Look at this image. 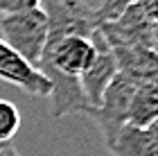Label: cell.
Listing matches in <instances>:
<instances>
[{
	"mask_svg": "<svg viewBox=\"0 0 158 156\" xmlns=\"http://www.w3.org/2000/svg\"><path fill=\"white\" fill-rule=\"evenodd\" d=\"M156 14L158 0H135L118 18L99 23V30L113 48L156 50Z\"/></svg>",
	"mask_w": 158,
	"mask_h": 156,
	"instance_id": "cell-1",
	"label": "cell"
},
{
	"mask_svg": "<svg viewBox=\"0 0 158 156\" xmlns=\"http://www.w3.org/2000/svg\"><path fill=\"white\" fill-rule=\"evenodd\" d=\"M0 30H2V41L20 59H25L34 68L39 66L48 41V18L41 7L2 14Z\"/></svg>",
	"mask_w": 158,
	"mask_h": 156,
	"instance_id": "cell-2",
	"label": "cell"
},
{
	"mask_svg": "<svg viewBox=\"0 0 158 156\" xmlns=\"http://www.w3.org/2000/svg\"><path fill=\"white\" fill-rule=\"evenodd\" d=\"M138 86V79H133L127 73H115L111 84L102 93V100L95 109H90L88 116L97 122L99 131H102L104 143L109 145L113 136L120 131L122 124H127V113H129V102L133 97V91Z\"/></svg>",
	"mask_w": 158,
	"mask_h": 156,
	"instance_id": "cell-3",
	"label": "cell"
},
{
	"mask_svg": "<svg viewBox=\"0 0 158 156\" xmlns=\"http://www.w3.org/2000/svg\"><path fill=\"white\" fill-rule=\"evenodd\" d=\"M41 9L48 18V34L93 36V32L99 27L97 9L84 0H43Z\"/></svg>",
	"mask_w": 158,
	"mask_h": 156,
	"instance_id": "cell-4",
	"label": "cell"
},
{
	"mask_svg": "<svg viewBox=\"0 0 158 156\" xmlns=\"http://www.w3.org/2000/svg\"><path fill=\"white\" fill-rule=\"evenodd\" d=\"M90 41L95 45V57H93L90 66L84 70V75L79 77V86H81L90 109H95L99 104V100H102V93L106 91V86L111 84V79L118 73V63H115V57H113L109 41L104 39L99 27L93 32Z\"/></svg>",
	"mask_w": 158,
	"mask_h": 156,
	"instance_id": "cell-5",
	"label": "cell"
},
{
	"mask_svg": "<svg viewBox=\"0 0 158 156\" xmlns=\"http://www.w3.org/2000/svg\"><path fill=\"white\" fill-rule=\"evenodd\" d=\"M0 79L7 84H14L16 88L25 91L27 95H36V97L50 95L48 77L39 68H34L25 59H20L2 39H0Z\"/></svg>",
	"mask_w": 158,
	"mask_h": 156,
	"instance_id": "cell-6",
	"label": "cell"
},
{
	"mask_svg": "<svg viewBox=\"0 0 158 156\" xmlns=\"http://www.w3.org/2000/svg\"><path fill=\"white\" fill-rule=\"evenodd\" d=\"M106 147L113 156H158V122L147 127L122 124Z\"/></svg>",
	"mask_w": 158,
	"mask_h": 156,
	"instance_id": "cell-7",
	"label": "cell"
},
{
	"mask_svg": "<svg viewBox=\"0 0 158 156\" xmlns=\"http://www.w3.org/2000/svg\"><path fill=\"white\" fill-rule=\"evenodd\" d=\"M118 70L131 75L133 79H158V57L156 50H142V48H113Z\"/></svg>",
	"mask_w": 158,
	"mask_h": 156,
	"instance_id": "cell-8",
	"label": "cell"
},
{
	"mask_svg": "<svg viewBox=\"0 0 158 156\" xmlns=\"http://www.w3.org/2000/svg\"><path fill=\"white\" fill-rule=\"evenodd\" d=\"M158 120V79L138 82L133 97L129 102L127 122L135 127H147Z\"/></svg>",
	"mask_w": 158,
	"mask_h": 156,
	"instance_id": "cell-9",
	"label": "cell"
},
{
	"mask_svg": "<svg viewBox=\"0 0 158 156\" xmlns=\"http://www.w3.org/2000/svg\"><path fill=\"white\" fill-rule=\"evenodd\" d=\"M20 129V111L18 106L0 97V143L7 145L11 143V138L18 133Z\"/></svg>",
	"mask_w": 158,
	"mask_h": 156,
	"instance_id": "cell-10",
	"label": "cell"
},
{
	"mask_svg": "<svg viewBox=\"0 0 158 156\" xmlns=\"http://www.w3.org/2000/svg\"><path fill=\"white\" fill-rule=\"evenodd\" d=\"M135 0H104L102 7H97V16H99V23H106V20H113L118 18L122 11L127 9L129 5H133Z\"/></svg>",
	"mask_w": 158,
	"mask_h": 156,
	"instance_id": "cell-11",
	"label": "cell"
},
{
	"mask_svg": "<svg viewBox=\"0 0 158 156\" xmlns=\"http://www.w3.org/2000/svg\"><path fill=\"white\" fill-rule=\"evenodd\" d=\"M43 0H0V14H11V11H23L41 7Z\"/></svg>",
	"mask_w": 158,
	"mask_h": 156,
	"instance_id": "cell-12",
	"label": "cell"
},
{
	"mask_svg": "<svg viewBox=\"0 0 158 156\" xmlns=\"http://www.w3.org/2000/svg\"><path fill=\"white\" fill-rule=\"evenodd\" d=\"M0 156H20V154L14 150V145H7V147H2V150H0Z\"/></svg>",
	"mask_w": 158,
	"mask_h": 156,
	"instance_id": "cell-13",
	"label": "cell"
},
{
	"mask_svg": "<svg viewBox=\"0 0 158 156\" xmlns=\"http://www.w3.org/2000/svg\"><path fill=\"white\" fill-rule=\"evenodd\" d=\"M7 145H11V143H7ZM7 145H2V143H0V150H2V147H7Z\"/></svg>",
	"mask_w": 158,
	"mask_h": 156,
	"instance_id": "cell-14",
	"label": "cell"
}]
</instances>
